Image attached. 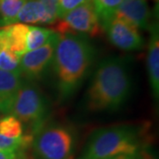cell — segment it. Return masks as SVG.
Here are the masks:
<instances>
[{"label":"cell","instance_id":"obj_5","mask_svg":"<svg viewBox=\"0 0 159 159\" xmlns=\"http://www.w3.org/2000/svg\"><path fill=\"white\" fill-rule=\"evenodd\" d=\"M49 111V102L39 88L29 80H23L11 114L22 123L33 125L36 132L43 125Z\"/></svg>","mask_w":159,"mask_h":159},{"label":"cell","instance_id":"obj_11","mask_svg":"<svg viewBox=\"0 0 159 159\" xmlns=\"http://www.w3.org/2000/svg\"><path fill=\"white\" fill-rule=\"evenodd\" d=\"M150 37L148 43L147 66L149 84L154 99L157 102L159 98V34L158 26L152 23L149 27Z\"/></svg>","mask_w":159,"mask_h":159},{"label":"cell","instance_id":"obj_23","mask_svg":"<svg viewBox=\"0 0 159 159\" xmlns=\"http://www.w3.org/2000/svg\"><path fill=\"white\" fill-rule=\"evenodd\" d=\"M109 159H137V153L136 154H122L113 157H111Z\"/></svg>","mask_w":159,"mask_h":159},{"label":"cell","instance_id":"obj_4","mask_svg":"<svg viewBox=\"0 0 159 159\" xmlns=\"http://www.w3.org/2000/svg\"><path fill=\"white\" fill-rule=\"evenodd\" d=\"M77 135L69 125L54 123L34 132L32 141L33 159H74Z\"/></svg>","mask_w":159,"mask_h":159},{"label":"cell","instance_id":"obj_13","mask_svg":"<svg viewBox=\"0 0 159 159\" xmlns=\"http://www.w3.org/2000/svg\"><path fill=\"white\" fill-rule=\"evenodd\" d=\"M26 0H0V28L16 23L18 14Z\"/></svg>","mask_w":159,"mask_h":159},{"label":"cell","instance_id":"obj_8","mask_svg":"<svg viewBox=\"0 0 159 159\" xmlns=\"http://www.w3.org/2000/svg\"><path fill=\"white\" fill-rule=\"evenodd\" d=\"M102 31L115 47L125 51H136L144 46L141 32L128 22L114 16L102 27Z\"/></svg>","mask_w":159,"mask_h":159},{"label":"cell","instance_id":"obj_6","mask_svg":"<svg viewBox=\"0 0 159 159\" xmlns=\"http://www.w3.org/2000/svg\"><path fill=\"white\" fill-rule=\"evenodd\" d=\"M54 24L56 26L53 30L58 34L72 33L97 36L102 31L91 0L73 9Z\"/></svg>","mask_w":159,"mask_h":159},{"label":"cell","instance_id":"obj_20","mask_svg":"<svg viewBox=\"0 0 159 159\" xmlns=\"http://www.w3.org/2000/svg\"><path fill=\"white\" fill-rule=\"evenodd\" d=\"M137 159H157V156L153 148L145 143L137 152Z\"/></svg>","mask_w":159,"mask_h":159},{"label":"cell","instance_id":"obj_2","mask_svg":"<svg viewBox=\"0 0 159 159\" xmlns=\"http://www.w3.org/2000/svg\"><path fill=\"white\" fill-rule=\"evenodd\" d=\"M132 77L127 61L120 57L103 59L87 89L86 106L93 112L119 110L130 96Z\"/></svg>","mask_w":159,"mask_h":159},{"label":"cell","instance_id":"obj_12","mask_svg":"<svg viewBox=\"0 0 159 159\" xmlns=\"http://www.w3.org/2000/svg\"><path fill=\"white\" fill-rule=\"evenodd\" d=\"M57 21L40 0H26L18 14L16 23L53 25Z\"/></svg>","mask_w":159,"mask_h":159},{"label":"cell","instance_id":"obj_1","mask_svg":"<svg viewBox=\"0 0 159 159\" xmlns=\"http://www.w3.org/2000/svg\"><path fill=\"white\" fill-rule=\"evenodd\" d=\"M94 57V48L88 36L72 33L59 34L51 66L61 101L71 98L82 85Z\"/></svg>","mask_w":159,"mask_h":159},{"label":"cell","instance_id":"obj_22","mask_svg":"<svg viewBox=\"0 0 159 159\" xmlns=\"http://www.w3.org/2000/svg\"><path fill=\"white\" fill-rule=\"evenodd\" d=\"M20 150H0V159H17Z\"/></svg>","mask_w":159,"mask_h":159},{"label":"cell","instance_id":"obj_16","mask_svg":"<svg viewBox=\"0 0 159 159\" xmlns=\"http://www.w3.org/2000/svg\"><path fill=\"white\" fill-rule=\"evenodd\" d=\"M0 135L7 138H19L23 135L22 122L12 114L0 119Z\"/></svg>","mask_w":159,"mask_h":159},{"label":"cell","instance_id":"obj_9","mask_svg":"<svg viewBox=\"0 0 159 159\" xmlns=\"http://www.w3.org/2000/svg\"><path fill=\"white\" fill-rule=\"evenodd\" d=\"M115 17L125 20L139 30L148 29L151 25V12L147 0H123Z\"/></svg>","mask_w":159,"mask_h":159},{"label":"cell","instance_id":"obj_3","mask_svg":"<svg viewBox=\"0 0 159 159\" xmlns=\"http://www.w3.org/2000/svg\"><path fill=\"white\" fill-rule=\"evenodd\" d=\"M143 131L134 125L98 128L87 142L84 159H109L122 154H136L143 143Z\"/></svg>","mask_w":159,"mask_h":159},{"label":"cell","instance_id":"obj_21","mask_svg":"<svg viewBox=\"0 0 159 159\" xmlns=\"http://www.w3.org/2000/svg\"><path fill=\"white\" fill-rule=\"evenodd\" d=\"M51 16L55 18L57 20V7H58V0H40Z\"/></svg>","mask_w":159,"mask_h":159},{"label":"cell","instance_id":"obj_15","mask_svg":"<svg viewBox=\"0 0 159 159\" xmlns=\"http://www.w3.org/2000/svg\"><path fill=\"white\" fill-rule=\"evenodd\" d=\"M53 33V29L29 25L26 40L27 51H34L44 45Z\"/></svg>","mask_w":159,"mask_h":159},{"label":"cell","instance_id":"obj_18","mask_svg":"<svg viewBox=\"0 0 159 159\" xmlns=\"http://www.w3.org/2000/svg\"><path fill=\"white\" fill-rule=\"evenodd\" d=\"M33 141V135H22L19 138H7L0 135V150H21Z\"/></svg>","mask_w":159,"mask_h":159},{"label":"cell","instance_id":"obj_10","mask_svg":"<svg viewBox=\"0 0 159 159\" xmlns=\"http://www.w3.org/2000/svg\"><path fill=\"white\" fill-rule=\"evenodd\" d=\"M23 80L20 73L0 70V113H11Z\"/></svg>","mask_w":159,"mask_h":159},{"label":"cell","instance_id":"obj_19","mask_svg":"<svg viewBox=\"0 0 159 159\" xmlns=\"http://www.w3.org/2000/svg\"><path fill=\"white\" fill-rule=\"evenodd\" d=\"M90 0H58L57 7V20L64 17L67 12L78 7L80 5Z\"/></svg>","mask_w":159,"mask_h":159},{"label":"cell","instance_id":"obj_24","mask_svg":"<svg viewBox=\"0 0 159 159\" xmlns=\"http://www.w3.org/2000/svg\"><path fill=\"white\" fill-rule=\"evenodd\" d=\"M17 159H21V158H20V157H19V158H17Z\"/></svg>","mask_w":159,"mask_h":159},{"label":"cell","instance_id":"obj_17","mask_svg":"<svg viewBox=\"0 0 159 159\" xmlns=\"http://www.w3.org/2000/svg\"><path fill=\"white\" fill-rule=\"evenodd\" d=\"M20 56L11 51L6 46H0V70L20 73Z\"/></svg>","mask_w":159,"mask_h":159},{"label":"cell","instance_id":"obj_25","mask_svg":"<svg viewBox=\"0 0 159 159\" xmlns=\"http://www.w3.org/2000/svg\"><path fill=\"white\" fill-rule=\"evenodd\" d=\"M81 159H84V158H81Z\"/></svg>","mask_w":159,"mask_h":159},{"label":"cell","instance_id":"obj_14","mask_svg":"<svg viewBox=\"0 0 159 159\" xmlns=\"http://www.w3.org/2000/svg\"><path fill=\"white\" fill-rule=\"evenodd\" d=\"M123 0H91L101 28L115 16V13Z\"/></svg>","mask_w":159,"mask_h":159},{"label":"cell","instance_id":"obj_7","mask_svg":"<svg viewBox=\"0 0 159 159\" xmlns=\"http://www.w3.org/2000/svg\"><path fill=\"white\" fill-rule=\"evenodd\" d=\"M58 37L59 34L54 31L44 45L34 51H27L20 57V73L27 80H41L48 73L52 65Z\"/></svg>","mask_w":159,"mask_h":159}]
</instances>
